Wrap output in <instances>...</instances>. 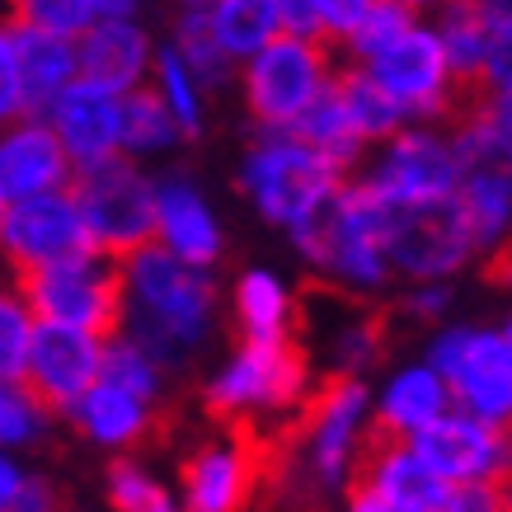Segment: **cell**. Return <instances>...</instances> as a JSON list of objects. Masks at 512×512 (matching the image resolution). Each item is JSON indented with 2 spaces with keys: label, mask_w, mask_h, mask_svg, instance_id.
I'll return each mask as SVG.
<instances>
[{
  "label": "cell",
  "mask_w": 512,
  "mask_h": 512,
  "mask_svg": "<svg viewBox=\"0 0 512 512\" xmlns=\"http://www.w3.org/2000/svg\"><path fill=\"white\" fill-rule=\"evenodd\" d=\"M118 268H123V325L118 329L146 343L165 362V372L188 367L217 329L221 287L212 268L188 264L156 240L118 259Z\"/></svg>",
  "instance_id": "cell-1"
},
{
  "label": "cell",
  "mask_w": 512,
  "mask_h": 512,
  "mask_svg": "<svg viewBox=\"0 0 512 512\" xmlns=\"http://www.w3.org/2000/svg\"><path fill=\"white\" fill-rule=\"evenodd\" d=\"M315 390L311 353L287 339H240L202 386L207 414L259 442H282Z\"/></svg>",
  "instance_id": "cell-2"
},
{
  "label": "cell",
  "mask_w": 512,
  "mask_h": 512,
  "mask_svg": "<svg viewBox=\"0 0 512 512\" xmlns=\"http://www.w3.org/2000/svg\"><path fill=\"white\" fill-rule=\"evenodd\" d=\"M292 245L306 264L334 287L348 292H376L390 278L386 259V198L376 193L362 174H348L334 198L306 217L301 226H292Z\"/></svg>",
  "instance_id": "cell-3"
},
{
  "label": "cell",
  "mask_w": 512,
  "mask_h": 512,
  "mask_svg": "<svg viewBox=\"0 0 512 512\" xmlns=\"http://www.w3.org/2000/svg\"><path fill=\"white\" fill-rule=\"evenodd\" d=\"M343 179H348V170L339 160L315 151L292 127H254V141L245 146L240 170H235L240 193L278 231H292L306 217H315Z\"/></svg>",
  "instance_id": "cell-4"
},
{
  "label": "cell",
  "mask_w": 512,
  "mask_h": 512,
  "mask_svg": "<svg viewBox=\"0 0 512 512\" xmlns=\"http://www.w3.org/2000/svg\"><path fill=\"white\" fill-rule=\"evenodd\" d=\"M367 423H372V404H367V376H348V372H325L315 376V390L301 419L282 447L292 456L301 475H306V489L311 494H339L353 480V461L362 451V437H367Z\"/></svg>",
  "instance_id": "cell-5"
},
{
  "label": "cell",
  "mask_w": 512,
  "mask_h": 512,
  "mask_svg": "<svg viewBox=\"0 0 512 512\" xmlns=\"http://www.w3.org/2000/svg\"><path fill=\"white\" fill-rule=\"evenodd\" d=\"M334 71H339V57L325 38L282 29L235 66V85L254 127H292L311 109L315 94L334 80Z\"/></svg>",
  "instance_id": "cell-6"
},
{
  "label": "cell",
  "mask_w": 512,
  "mask_h": 512,
  "mask_svg": "<svg viewBox=\"0 0 512 512\" xmlns=\"http://www.w3.org/2000/svg\"><path fill=\"white\" fill-rule=\"evenodd\" d=\"M71 193L99 254L127 259L132 249L156 240V174H146L141 160L109 156L80 165L71 174Z\"/></svg>",
  "instance_id": "cell-7"
},
{
  "label": "cell",
  "mask_w": 512,
  "mask_h": 512,
  "mask_svg": "<svg viewBox=\"0 0 512 512\" xmlns=\"http://www.w3.org/2000/svg\"><path fill=\"white\" fill-rule=\"evenodd\" d=\"M357 66L400 104L409 123H451L475 99L456 80V71H451L447 47L437 38L433 19H423V15L390 47H381L376 57H367V62H357Z\"/></svg>",
  "instance_id": "cell-8"
},
{
  "label": "cell",
  "mask_w": 512,
  "mask_h": 512,
  "mask_svg": "<svg viewBox=\"0 0 512 512\" xmlns=\"http://www.w3.org/2000/svg\"><path fill=\"white\" fill-rule=\"evenodd\" d=\"M480 254L466 207L451 198L390 202L386 198V259L409 282H447Z\"/></svg>",
  "instance_id": "cell-9"
},
{
  "label": "cell",
  "mask_w": 512,
  "mask_h": 512,
  "mask_svg": "<svg viewBox=\"0 0 512 512\" xmlns=\"http://www.w3.org/2000/svg\"><path fill=\"white\" fill-rule=\"evenodd\" d=\"M456 151V202L466 207L480 254L512 231V137L498 132L484 113L461 109L451 118Z\"/></svg>",
  "instance_id": "cell-10"
},
{
  "label": "cell",
  "mask_w": 512,
  "mask_h": 512,
  "mask_svg": "<svg viewBox=\"0 0 512 512\" xmlns=\"http://www.w3.org/2000/svg\"><path fill=\"white\" fill-rule=\"evenodd\" d=\"M15 282L38 320L90 329L99 339L118 334V325H123V268L99 249L66 259V264L38 268V273H24Z\"/></svg>",
  "instance_id": "cell-11"
},
{
  "label": "cell",
  "mask_w": 512,
  "mask_h": 512,
  "mask_svg": "<svg viewBox=\"0 0 512 512\" xmlns=\"http://www.w3.org/2000/svg\"><path fill=\"white\" fill-rule=\"evenodd\" d=\"M428 367L451 390V404L512 433V357L503 329H437Z\"/></svg>",
  "instance_id": "cell-12"
},
{
  "label": "cell",
  "mask_w": 512,
  "mask_h": 512,
  "mask_svg": "<svg viewBox=\"0 0 512 512\" xmlns=\"http://www.w3.org/2000/svg\"><path fill=\"white\" fill-rule=\"evenodd\" d=\"M80 254H94V245L71 184L29 193V198H15L5 207V217H0V273L24 278V273L66 264Z\"/></svg>",
  "instance_id": "cell-13"
},
{
  "label": "cell",
  "mask_w": 512,
  "mask_h": 512,
  "mask_svg": "<svg viewBox=\"0 0 512 512\" xmlns=\"http://www.w3.org/2000/svg\"><path fill=\"white\" fill-rule=\"evenodd\" d=\"M395 325H400L395 311L381 301H367V292H348L334 282L306 292V329L325 343L329 372L367 376L390 353Z\"/></svg>",
  "instance_id": "cell-14"
},
{
  "label": "cell",
  "mask_w": 512,
  "mask_h": 512,
  "mask_svg": "<svg viewBox=\"0 0 512 512\" xmlns=\"http://www.w3.org/2000/svg\"><path fill=\"white\" fill-rule=\"evenodd\" d=\"M362 179L390 202H433L456 193V151L442 123H404L376 146Z\"/></svg>",
  "instance_id": "cell-15"
},
{
  "label": "cell",
  "mask_w": 512,
  "mask_h": 512,
  "mask_svg": "<svg viewBox=\"0 0 512 512\" xmlns=\"http://www.w3.org/2000/svg\"><path fill=\"white\" fill-rule=\"evenodd\" d=\"M268 447L249 433L212 437L184 456L179 466V508L184 512H245L259 494Z\"/></svg>",
  "instance_id": "cell-16"
},
{
  "label": "cell",
  "mask_w": 512,
  "mask_h": 512,
  "mask_svg": "<svg viewBox=\"0 0 512 512\" xmlns=\"http://www.w3.org/2000/svg\"><path fill=\"white\" fill-rule=\"evenodd\" d=\"M409 447L419 451L447 484L512 475V433L475 419V414L456 409V404L447 414H437L433 423H423L419 433L409 437Z\"/></svg>",
  "instance_id": "cell-17"
},
{
  "label": "cell",
  "mask_w": 512,
  "mask_h": 512,
  "mask_svg": "<svg viewBox=\"0 0 512 512\" xmlns=\"http://www.w3.org/2000/svg\"><path fill=\"white\" fill-rule=\"evenodd\" d=\"M99 372H104V339L99 334L38 320L29 367H24V386L52 409V419H62L66 409L99 381Z\"/></svg>",
  "instance_id": "cell-18"
},
{
  "label": "cell",
  "mask_w": 512,
  "mask_h": 512,
  "mask_svg": "<svg viewBox=\"0 0 512 512\" xmlns=\"http://www.w3.org/2000/svg\"><path fill=\"white\" fill-rule=\"evenodd\" d=\"M47 127L57 132L71 165H94V160L118 156V123H123V94L109 85L76 76L52 104H47Z\"/></svg>",
  "instance_id": "cell-19"
},
{
  "label": "cell",
  "mask_w": 512,
  "mask_h": 512,
  "mask_svg": "<svg viewBox=\"0 0 512 512\" xmlns=\"http://www.w3.org/2000/svg\"><path fill=\"white\" fill-rule=\"evenodd\" d=\"M71 174L76 165L43 113H19L10 123H0V193L10 202L47 193V188H66Z\"/></svg>",
  "instance_id": "cell-20"
},
{
  "label": "cell",
  "mask_w": 512,
  "mask_h": 512,
  "mask_svg": "<svg viewBox=\"0 0 512 512\" xmlns=\"http://www.w3.org/2000/svg\"><path fill=\"white\" fill-rule=\"evenodd\" d=\"M156 245H165L170 254L198 268H217L226 254L217 212L188 174H160L156 179Z\"/></svg>",
  "instance_id": "cell-21"
},
{
  "label": "cell",
  "mask_w": 512,
  "mask_h": 512,
  "mask_svg": "<svg viewBox=\"0 0 512 512\" xmlns=\"http://www.w3.org/2000/svg\"><path fill=\"white\" fill-rule=\"evenodd\" d=\"M71 423V433H80L90 447H104V451H132L141 447L146 437L156 433V419H160V404L137 395V390L118 386L109 376H99L85 395H80L71 409L62 414Z\"/></svg>",
  "instance_id": "cell-22"
},
{
  "label": "cell",
  "mask_w": 512,
  "mask_h": 512,
  "mask_svg": "<svg viewBox=\"0 0 512 512\" xmlns=\"http://www.w3.org/2000/svg\"><path fill=\"white\" fill-rule=\"evenodd\" d=\"M151 62H156V38L146 33L141 19H94L76 38L80 76L94 85H109L118 94L146 85Z\"/></svg>",
  "instance_id": "cell-23"
},
{
  "label": "cell",
  "mask_w": 512,
  "mask_h": 512,
  "mask_svg": "<svg viewBox=\"0 0 512 512\" xmlns=\"http://www.w3.org/2000/svg\"><path fill=\"white\" fill-rule=\"evenodd\" d=\"M15 29V71H19V99L24 113H47V104L80 76L76 66V43L62 33H47L29 19L10 15Z\"/></svg>",
  "instance_id": "cell-24"
},
{
  "label": "cell",
  "mask_w": 512,
  "mask_h": 512,
  "mask_svg": "<svg viewBox=\"0 0 512 512\" xmlns=\"http://www.w3.org/2000/svg\"><path fill=\"white\" fill-rule=\"evenodd\" d=\"M447 409H451V390L433 367H400L386 381V390H381V400L372 409V423L381 433L414 437L423 423H433Z\"/></svg>",
  "instance_id": "cell-25"
},
{
  "label": "cell",
  "mask_w": 512,
  "mask_h": 512,
  "mask_svg": "<svg viewBox=\"0 0 512 512\" xmlns=\"http://www.w3.org/2000/svg\"><path fill=\"white\" fill-rule=\"evenodd\" d=\"M231 315L240 339H287L296 329V296L278 273L245 268L231 287Z\"/></svg>",
  "instance_id": "cell-26"
},
{
  "label": "cell",
  "mask_w": 512,
  "mask_h": 512,
  "mask_svg": "<svg viewBox=\"0 0 512 512\" xmlns=\"http://www.w3.org/2000/svg\"><path fill=\"white\" fill-rule=\"evenodd\" d=\"M334 94H339L343 113H348V123H353V132L362 137V146L372 151V146H381L386 137H395L409 118H404V109L390 99L381 85H376L367 71L357 62H343L339 71H334Z\"/></svg>",
  "instance_id": "cell-27"
},
{
  "label": "cell",
  "mask_w": 512,
  "mask_h": 512,
  "mask_svg": "<svg viewBox=\"0 0 512 512\" xmlns=\"http://www.w3.org/2000/svg\"><path fill=\"white\" fill-rule=\"evenodd\" d=\"M437 38L447 47V62L456 71V80L466 85L470 94L480 90L484 76V57H489V33H494V19L484 15L475 0H447L433 19Z\"/></svg>",
  "instance_id": "cell-28"
},
{
  "label": "cell",
  "mask_w": 512,
  "mask_h": 512,
  "mask_svg": "<svg viewBox=\"0 0 512 512\" xmlns=\"http://www.w3.org/2000/svg\"><path fill=\"white\" fill-rule=\"evenodd\" d=\"M184 141L174 113L160 104V94L151 85H137V90L123 94V123H118V156L127 160H160L170 156L174 146Z\"/></svg>",
  "instance_id": "cell-29"
},
{
  "label": "cell",
  "mask_w": 512,
  "mask_h": 512,
  "mask_svg": "<svg viewBox=\"0 0 512 512\" xmlns=\"http://www.w3.org/2000/svg\"><path fill=\"white\" fill-rule=\"evenodd\" d=\"M202 10H207V24L235 66L249 52H259L273 33H282L278 0H202Z\"/></svg>",
  "instance_id": "cell-30"
},
{
  "label": "cell",
  "mask_w": 512,
  "mask_h": 512,
  "mask_svg": "<svg viewBox=\"0 0 512 512\" xmlns=\"http://www.w3.org/2000/svg\"><path fill=\"white\" fill-rule=\"evenodd\" d=\"M146 85H151V90L160 94V104L174 113L184 141H198L202 127H207V94L212 90L188 71V62L170 43H156V62H151V80H146Z\"/></svg>",
  "instance_id": "cell-31"
},
{
  "label": "cell",
  "mask_w": 512,
  "mask_h": 512,
  "mask_svg": "<svg viewBox=\"0 0 512 512\" xmlns=\"http://www.w3.org/2000/svg\"><path fill=\"white\" fill-rule=\"evenodd\" d=\"M170 47L184 57L188 71H193L212 94L226 90L235 80V62L226 57V47L217 43V33L207 24V10H202V5H179L174 29H170Z\"/></svg>",
  "instance_id": "cell-32"
},
{
  "label": "cell",
  "mask_w": 512,
  "mask_h": 512,
  "mask_svg": "<svg viewBox=\"0 0 512 512\" xmlns=\"http://www.w3.org/2000/svg\"><path fill=\"white\" fill-rule=\"evenodd\" d=\"M292 132L311 141L315 151H325L329 160H339L348 174H353L357 160L367 156V146H362V137L353 132V123H348V113H343V104H339V94H334V80L315 94L311 109L292 123Z\"/></svg>",
  "instance_id": "cell-33"
},
{
  "label": "cell",
  "mask_w": 512,
  "mask_h": 512,
  "mask_svg": "<svg viewBox=\"0 0 512 512\" xmlns=\"http://www.w3.org/2000/svg\"><path fill=\"white\" fill-rule=\"evenodd\" d=\"M104 498H109L113 512H184L170 484L160 480L156 470L132 461L127 451H118L104 470Z\"/></svg>",
  "instance_id": "cell-34"
},
{
  "label": "cell",
  "mask_w": 512,
  "mask_h": 512,
  "mask_svg": "<svg viewBox=\"0 0 512 512\" xmlns=\"http://www.w3.org/2000/svg\"><path fill=\"white\" fill-rule=\"evenodd\" d=\"M109 381H118V386L137 390V395H146V400H165V381H170V372H165V362H160L146 343H137L132 334H109L104 339V372Z\"/></svg>",
  "instance_id": "cell-35"
},
{
  "label": "cell",
  "mask_w": 512,
  "mask_h": 512,
  "mask_svg": "<svg viewBox=\"0 0 512 512\" xmlns=\"http://www.w3.org/2000/svg\"><path fill=\"white\" fill-rule=\"evenodd\" d=\"M52 433V409L24 381L0 376V451H29Z\"/></svg>",
  "instance_id": "cell-36"
},
{
  "label": "cell",
  "mask_w": 512,
  "mask_h": 512,
  "mask_svg": "<svg viewBox=\"0 0 512 512\" xmlns=\"http://www.w3.org/2000/svg\"><path fill=\"white\" fill-rule=\"evenodd\" d=\"M33 329H38V315H33V306L24 301L19 282L10 278V273H0V376H5V381H24Z\"/></svg>",
  "instance_id": "cell-37"
},
{
  "label": "cell",
  "mask_w": 512,
  "mask_h": 512,
  "mask_svg": "<svg viewBox=\"0 0 512 512\" xmlns=\"http://www.w3.org/2000/svg\"><path fill=\"white\" fill-rule=\"evenodd\" d=\"M414 19H419V15H414V10H404L400 0H372V10L357 19V29L343 38L339 52L348 57V62H367V57H376L381 47L395 43V38H400Z\"/></svg>",
  "instance_id": "cell-38"
},
{
  "label": "cell",
  "mask_w": 512,
  "mask_h": 512,
  "mask_svg": "<svg viewBox=\"0 0 512 512\" xmlns=\"http://www.w3.org/2000/svg\"><path fill=\"white\" fill-rule=\"evenodd\" d=\"M19 19H29V24H38V29L62 33V38L76 43L80 33L90 29L99 15H94V0H33V5L19 10Z\"/></svg>",
  "instance_id": "cell-39"
},
{
  "label": "cell",
  "mask_w": 512,
  "mask_h": 512,
  "mask_svg": "<svg viewBox=\"0 0 512 512\" xmlns=\"http://www.w3.org/2000/svg\"><path fill=\"white\" fill-rule=\"evenodd\" d=\"M433 512H512L503 480H456Z\"/></svg>",
  "instance_id": "cell-40"
},
{
  "label": "cell",
  "mask_w": 512,
  "mask_h": 512,
  "mask_svg": "<svg viewBox=\"0 0 512 512\" xmlns=\"http://www.w3.org/2000/svg\"><path fill=\"white\" fill-rule=\"evenodd\" d=\"M447 301H451V292L442 282H414V292H404L390 311H395L400 325H433L437 329V320L447 315Z\"/></svg>",
  "instance_id": "cell-41"
},
{
  "label": "cell",
  "mask_w": 512,
  "mask_h": 512,
  "mask_svg": "<svg viewBox=\"0 0 512 512\" xmlns=\"http://www.w3.org/2000/svg\"><path fill=\"white\" fill-rule=\"evenodd\" d=\"M315 5V33L329 47H343V38L357 29V19L372 10V0H311Z\"/></svg>",
  "instance_id": "cell-42"
},
{
  "label": "cell",
  "mask_w": 512,
  "mask_h": 512,
  "mask_svg": "<svg viewBox=\"0 0 512 512\" xmlns=\"http://www.w3.org/2000/svg\"><path fill=\"white\" fill-rule=\"evenodd\" d=\"M480 90H512V15H498L494 19Z\"/></svg>",
  "instance_id": "cell-43"
},
{
  "label": "cell",
  "mask_w": 512,
  "mask_h": 512,
  "mask_svg": "<svg viewBox=\"0 0 512 512\" xmlns=\"http://www.w3.org/2000/svg\"><path fill=\"white\" fill-rule=\"evenodd\" d=\"M24 113L19 99V71H15V29L10 19H0V123H10Z\"/></svg>",
  "instance_id": "cell-44"
},
{
  "label": "cell",
  "mask_w": 512,
  "mask_h": 512,
  "mask_svg": "<svg viewBox=\"0 0 512 512\" xmlns=\"http://www.w3.org/2000/svg\"><path fill=\"white\" fill-rule=\"evenodd\" d=\"M5 512H62V494H57V484L47 475H29L24 470V480H19L15 498L5 503Z\"/></svg>",
  "instance_id": "cell-45"
},
{
  "label": "cell",
  "mask_w": 512,
  "mask_h": 512,
  "mask_svg": "<svg viewBox=\"0 0 512 512\" xmlns=\"http://www.w3.org/2000/svg\"><path fill=\"white\" fill-rule=\"evenodd\" d=\"M466 109L484 113L498 132H508L512 137V90H475V99H470Z\"/></svg>",
  "instance_id": "cell-46"
},
{
  "label": "cell",
  "mask_w": 512,
  "mask_h": 512,
  "mask_svg": "<svg viewBox=\"0 0 512 512\" xmlns=\"http://www.w3.org/2000/svg\"><path fill=\"white\" fill-rule=\"evenodd\" d=\"M348 512H419V508H409V503H400V498L376 494V489H367V484H348Z\"/></svg>",
  "instance_id": "cell-47"
},
{
  "label": "cell",
  "mask_w": 512,
  "mask_h": 512,
  "mask_svg": "<svg viewBox=\"0 0 512 512\" xmlns=\"http://www.w3.org/2000/svg\"><path fill=\"white\" fill-rule=\"evenodd\" d=\"M484 278L494 282V287H508L512 292V231L489 249V259H484Z\"/></svg>",
  "instance_id": "cell-48"
},
{
  "label": "cell",
  "mask_w": 512,
  "mask_h": 512,
  "mask_svg": "<svg viewBox=\"0 0 512 512\" xmlns=\"http://www.w3.org/2000/svg\"><path fill=\"white\" fill-rule=\"evenodd\" d=\"M19 480H24V466H19L15 451H0V512H5V503L15 498Z\"/></svg>",
  "instance_id": "cell-49"
},
{
  "label": "cell",
  "mask_w": 512,
  "mask_h": 512,
  "mask_svg": "<svg viewBox=\"0 0 512 512\" xmlns=\"http://www.w3.org/2000/svg\"><path fill=\"white\" fill-rule=\"evenodd\" d=\"M94 15L99 19H137L141 0H94Z\"/></svg>",
  "instance_id": "cell-50"
},
{
  "label": "cell",
  "mask_w": 512,
  "mask_h": 512,
  "mask_svg": "<svg viewBox=\"0 0 512 512\" xmlns=\"http://www.w3.org/2000/svg\"><path fill=\"white\" fill-rule=\"evenodd\" d=\"M400 5H404V10H414V15H437L447 0H400Z\"/></svg>",
  "instance_id": "cell-51"
},
{
  "label": "cell",
  "mask_w": 512,
  "mask_h": 512,
  "mask_svg": "<svg viewBox=\"0 0 512 512\" xmlns=\"http://www.w3.org/2000/svg\"><path fill=\"white\" fill-rule=\"evenodd\" d=\"M475 5H480L484 15L489 19H498V15H512V0H475Z\"/></svg>",
  "instance_id": "cell-52"
},
{
  "label": "cell",
  "mask_w": 512,
  "mask_h": 512,
  "mask_svg": "<svg viewBox=\"0 0 512 512\" xmlns=\"http://www.w3.org/2000/svg\"><path fill=\"white\" fill-rule=\"evenodd\" d=\"M5 5H10V15H19V10H24V5H33V0H5Z\"/></svg>",
  "instance_id": "cell-53"
},
{
  "label": "cell",
  "mask_w": 512,
  "mask_h": 512,
  "mask_svg": "<svg viewBox=\"0 0 512 512\" xmlns=\"http://www.w3.org/2000/svg\"><path fill=\"white\" fill-rule=\"evenodd\" d=\"M5 207H10V198H5V193H0V217H5Z\"/></svg>",
  "instance_id": "cell-54"
},
{
  "label": "cell",
  "mask_w": 512,
  "mask_h": 512,
  "mask_svg": "<svg viewBox=\"0 0 512 512\" xmlns=\"http://www.w3.org/2000/svg\"><path fill=\"white\" fill-rule=\"evenodd\" d=\"M503 484H508V503H512V475H503Z\"/></svg>",
  "instance_id": "cell-55"
},
{
  "label": "cell",
  "mask_w": 512,
  "mask_h": 512,
  "mask_svg": "<svg viewBox=\"0 0 512 512\" xmlns=\"http://www.w3.org/2000/svg\"><path fill=\"white\" fill-rule=\"evenodd\" d=\"M62 512H66V508H62Z\"/></svg>",
  "instance_id": "cell-56"
}]
</instances>
